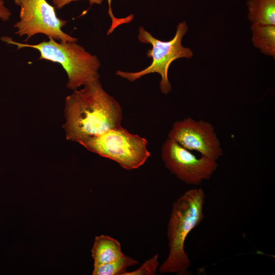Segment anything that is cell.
I'll use <instances>...</instances> for the list:
<instances>
[{
    "label": "cell",
    "mask_w": 275,
    "mask_h": 275,
    "mask_svg": "<svg viewBox=\"0 0 275 275\" xmlns=\"http://www.w3.org/2000/svg\"><path fill=\"white\" fill-rule=\"evenodd\" d=\"M84 86L66 97L63 125L66 139L78 143L121 126L123 119L121 105L103 89L99 78Z\"/></svg>",
    "instance_id": "1"
},
{
    "label": "cell",
    "mask_w": 275,
    "mask_h": 275,
    "mask_svg": "<svg viewBox=\"0 0 275 275\" xmlns=\"http://www.w3.org/2000/svg\"><path fill=\"white\" fill-rule=\"evenodd\" d=\"M205 195L201 188L190 189L179 196L172 205L167 225L169 253L160 265L159 272L183 274L190 265L185 251L189 234L203 221Z\"/></svg>",
    "instance_id": "2"
},
{
    "label": "cell",
    "mask_w": 275,
    "mask_h": 275,
    "mask_svg": "<svg viewBox=\"0 0 275 275\" xmlns=\"http://www.w3.org/2000/svg\"><path fill=\"white\" fill-rule=\"evenodd\" d=\"M49 39L37 44H29L14 41L7 37L2 38V40L17 46L18 49L30 47L37 49L40 53L39 60L60 64L67 73L66 87L69 89L75 90L99 78L100 62L97 56L87 51L76 41L58 42L52 38Z\"/></svg>",
    "instance_id": "3"
},
{
    "label": "cell",
    "mask_w": 275,
    "mask_h": 275,
    "mask_svg": "<svg viewBox=\"0 0 275 275\" xmlns=\"http://www.w3.org/2000/svg\"><path fill=\"white\" fill-rule=\"evenodd\" d=\"M188 31V25L185 21L180 22L177 26L174 37L170 41H161L153 37L145 30L143 26L139 29L138 40L143 43L151 44L152 48L148 49L147 56L152 58L151 64L138 72H127L117 70L116 74L132 82L142 76L153 73L160 74L161 80L159 88L162 93L168 94L172 90V86L168 78V70L172 63L180 58L188 59L193 57V51L188 47L182 45V40Z\"/></svg>",
    "instance_id": "4"
},
{
    "label": "cell",
    "mask_w": 275,
    "mask_h": 275,
    "mask_svg": "<svg viewBox=\"0 0 275 275\" xmlns=\"http://www.w3.org/2000/svg\"><path fill=\"white\" fill-rule=\"evenodd\" d=\"M79 144L91 152L115 161L127 171L139 168L151 155L147 140L130 133L122 126Z\"/></svg>",
    "instance_id": "5"
},
{
    "label": "cell",
    "mask_w": 275,
    "mask_h": 275,
    "mask_svg": "<svg viewBox=\"0 0 275 275\" xmlns=\"http://www.w3.org/2000/svg\"><path fill=\"white\" fill-rule=\"evenodd\" d=\"M14 1L20 8V20L14 25L17 29L15 34L20 37L26 36L25 41L38 34L63 42L77 41V38L62 31L67 21L59 18L54 7L46 0Z\"/></svg>",
    "instance_id": "6"
},
{
    "label": "cell",
    "mask_w": 275,
    "mask_h": 275,
    "mask_svg": "<svg viewBox=\"0 0 275 275\" xmlns=\"http://www.w3.org/2000/svg\"><path fill=\"white\" fill-rule=\"evenodd\" d=\"M166 168L183 182L199 185L208 180L216 171L217 160L205 156L198 157L191 151L168 139L161 148Z\"/></svg>",
    "instance_id": "7"
},
{
    "label": "cell",
    "mask_w": 275,
    "mask_h": 275,
    "mask_svg": "<svg viewBox=\"0 0 275 275\" xmlns=\"http://www.w3.org/2000/svg\"><path fill=\"white\" fill-rule=\"evenodd\" d=\"M168 139L174 140L184 148L195 151L201 156L217 159L223 155L221 142L212 125L191 117L174 123Z\"/></svg>",
    "instance_id": "8"
},
{
    "label": "cell",
    "mask_w": 275,
    "mask_h": 275,
    "mask_svg": "<svg viewBox=\"0 0 275 275\" xmlns=\"http://www.w3.org/2000/svg\"><path fill=\"white\" fill-rule=\"evenodd\" d=\"M91 252L94 266L111 262L124 255L120 242L105 235L95 237Z\"/></svg>",
    "instance_id": "9"
},
{
    "label": "cell",
    "mask_w": 275,
    "mask_h": 275,
    "mask_svg": "<svg viewBox=\"0 0 275 275\" xmlns=\"http://www.w3.org/2000/svg\"><path fill=\"white\" fill-rule=\"evenodd\" d=\"M246 6L252 24L275 25V0H248Z\"/></svg>",
    "instance_id": "10"
},
{
    "label": "cell",
    "mask_w": 275,
    "mask_h": 275,
    "mask_svg": "<svg viewBox=\"0 0 275 275\" xmlns=\"http://www.w3.org/2000/svg\"><path fill=\"white\" fill-rule=\"evenodd\" d=\"M252 41L263 54L275 59V25L252 24Z\"/></svg>",
    "instance_id": "11"
},
{
    "label": "cell",
    "mask_w": 275,
    "mask_h": 275,
    "mask_svg": "<svg viewBox=\"0 0 275 275\" xmlns=\"http://www.w3.org/2000/svg\"><path fill=\"white\" fill-rule=\"evenodd\" d=\"M139 264L132 257L123 255L111 262L94 266L93 275H124L128 267Z\"/></svg>",
    "instance_id": "12"
},
{
    "label": "cell",
    "mask_w": 275,
    "mask_h": 275,
    "mask_svg": "<svg viewBox=\"0 0 275 275\" xmlns=\"http://www.w3.org/2000/svg\"><path fill=\"white\" fill-rule=\"evenodd\" d=\"M158 255L155 254L146 260L138 269L126 271L124 275H155L159 266Z\"/></svg>",
    "instance_id": "13"
},
{
    "label": "cell",
    "mask_w": 275,
    "mask_h": 275,
    "mask_svg": "<svg viewBox=\"0 0 275 275\" xmlns=\"http://www.w3.org/2000/svg\"><path fill=\"white\" fill-rule=\"evenodd\" d=\"M52 4L58 9H61L70 3L79 0H51ZM91 5L102 4L103 0H88Z\"/></svg>",
    "instance_id": "14"
},
{
    "label": "cell",
    "mask_w": 275,
    "mask_h": 275,
    "mask_svg": "<svg viewBox=\"0 0 275 275\" xmlns=\"http://www.w3.org/2000/svg\"><path fill=\"white\" fill-rule=\"evenodd\" d=\"M11 15L10 10L5 6L3 0H0V18L4 21L9 19Z\"/></svg>",
    "instance_id": "15"
}]
</instances>
